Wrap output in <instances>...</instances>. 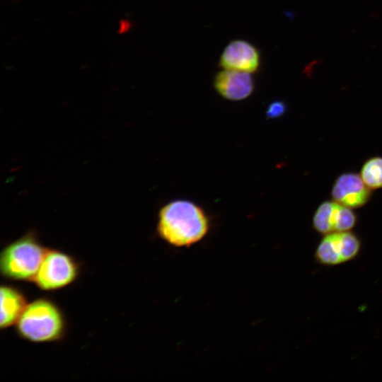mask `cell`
Wrapping results in <instances>:
<instances>
[{
    "label": "cell",
    "mask_w": 382,
    "mask_h": 382,
    "mask_svg": "<svg viewBox=\"0 0 382 382\" xmlns=\"http://www.w3.org/2000/svg\"><path fill=\"white\" fill-rule=\"evenodd\" d=\"M209 230L207 214L201 207L190 201H173L159 212L158 235L171 246L190 247L203 240Z\"/></svg>",
    "instance_id": "6da1fadb"
},
{
    "label": "cell",
    "mask_w": 382,
    "mask_h": 382,
    "mask_svg": "<svg viewBox=\"0 0 382 382\" xmlns=\"http://www.w3.org/2000/svg\"><path fill=\"white\" fill-rule=\"evenodd\" d=\"M15 326L18 335L32 343L58 342L66 332V320L62 310L46 297L28 303Z\"/></svg>",
    "instance_id": "7a4b0ae2"
},
{
    "label": "cell",
    "mask_w": 382,
    "mask_h": 382,
    "mask_svg": "<svg viewBox=\"0 0 382 382\" xmlns=\"http://www.w3.org/2000/svg\"><path fill=\"white\" fill-rule=\"evenodd\" d=\"M47 250L37 234L28 231L2 249L0 255L1 276L12 281L33 282Z\"/></svg>",
    "instance_id": "3957f363"
},
{
    "label": "cell",
    "mask_w": 382,
    "mask_h": 382,
    "mask_svg": "<svg viewBox=\"0 0 382 382\" xmlns=\"http://www.w3.org/2000/svg\"><path fill=\"white\" fill-rule=\"evenodd\" d=\"M80 272V264L74 256L58 249L47 248L33 283L40 290L54 291L73 284Z\"/></svg>",
    "instance_id": "277c9868"
},
{
    "label": "cell",
    "mask_w": 382,
    "mask_h": 382,
    "mask_svg": "<svg viewBox=\"0 0 382 382\" xmlns=\"http://www.w3.org/2000/svg\"><path fill=\"white\" fill-rule=\"evenodd\" d=\"M361 243L354 233L337 231L324 235L315 252L317 262L334 266L355 258L361 250Z\"/></svg>",
    "instance_id": "5b68a950"
},
{
    "label": "cell",
    "mask_w": 382,
    "mask_h": 382,
    "mask_svg": "<svg viewBox=\"0 0 382 382\" xmlns=\"http://www.w3.org/2000/svg\"><path fill=\"white\" fill-rule=\"evenodd\" d=\"M260 54L252 43L244 40L231 41L223 50L219 66L227 70L254 73L260 66Z\"/></svg>",
    "instance_id": "8992f818"
},
{
    "label": "cell",
    "mask_w": 382,
    "mask_h": 382,
    "mask_svg": "<svg viewBox=\"0 0 382 382\" xmlns=\"http://www.w3.org/2000/svg\"><path fill=\"white\" fill-rule=\"evenodd\" d=\"M369 189L360 175L347 173L340 175L335 181L331 196L334 201L349 208L364 206L371 197Z\"/></svg>",
    "instance_id": "52a82bcc"
},
{
    "label": "cell",
    "mask_w": 382,
    "mask_h": 382,
    "mask_svg": "<svg viewBox=\"0 0 382 382\" xmlns=\"http://www.w3.org/2000/svg\"><path fill=\"white\" fill-rule=\"evenodd\" d=\"M214 86L223 98L241 100L252 94L255 83L250 73L225 69L216 74Z\"/></svg>",
    "instance_id": "ba28073f"
},
{
    "label": "cell",
    "mask_w": 382,
    "mask_h": 382,
    "mask_svg": "<svg viewBox=\"0 0 382 382\" xmlns=\"http://www.w3.org/2000/svg\"><path fill=\"white\" fill-rule=\"evenodd\" d=\"M0 293V327L4 330L16 324L28 302L25 294L13 285L1 284Z\"/></svg>",
    "instance_id": "9c48e42d"
},
{
    "label": "cell",
    "mask_w": 382,
    "mask_h": 382,
    "mask_svg": "<svg viewBox=\"0 0 382 382\" xmlns=\"http://www.w3.org/2000/svg\"><path fill=\"white\" fill-rule=\"evenodd\" d=\"M338 205L335 201H325L318 207L313 216V227L318 233L325 235L335 232Z\"/></svg>",
    "instance_id": "30bf717a"
},
{
    "label": "cell",
    "mask_w": 382,
    "mask_h": 382,
    "mask_svg": "<svg viewBox=\"0 0 382 382\" xmlns=\"http://www.w3.org/2000/svg\"><path fill=\"white\" fill-rule=\"evenodd\" d=\"M360 176L371 190L382 187V157L375 156L367 160L361 167Z\"/></svg>",
    "instance_id": "8fae6325"
},
{
    "label": "cell",
    "mask_w": 382,
    "mask_h": 382,
    "mask_svg": "<svg viewBox=\"0 0 382 382\" xmlns=\"http://www.w3.org/2000/svg\"><path fill=\"white\" fill-rule=\"evenodd\" d=\"M357 217L352 208L339 203L337 210L335 232L348 231L354 227Z\"/></svg>",
    "instance_id": "7c38bea8"
},
{
    "label": "cell",
    "mask_w": 382,
    "mask_h": 382,
    "mask_svg": "<svg viewBox=\"0 0 382 382\" xmlns=\"http://www.w3.org/2000/svg\"><path fill=\"white\" fill-rule=\"evenodd\" d=\"M285 110V103L282 101L277 100L269 105L267 110V116L270 118L277 117L282 115Z\"/></svg>",
    "instance_id": "4fadbf2b"
}]
</instances>
